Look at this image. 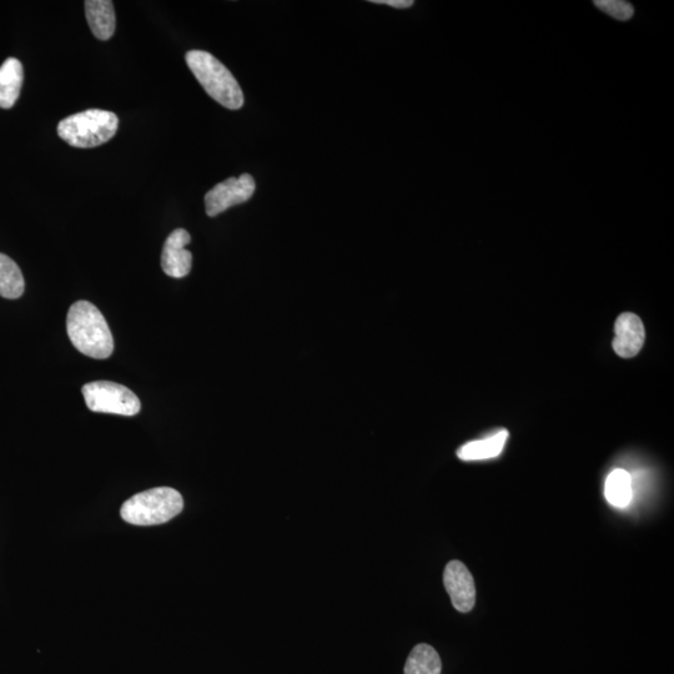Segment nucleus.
Here are the masks:
<instances>
[{"label": "nucleus", "instance_id": "1", "mask_svg": "<svg viewBox=\"0 0 674 674\" xmlns=\"http://www.w3.org/2000/svg\"><path fill=\"white\" fill-rule=\"evenodd\" d=\"M67 331L75 349L85 356L98 360L112 356L114 351L112 331L97 306L89 301H77L70 306Z\"/></svg>", "mask_w": 674, "mask_h": 674}, {"label": "nucleus", "instance_id": "2", "mask_svg": "<svg viewBox=\"0 0 674 674\" xmlns=\"http://www.w3.org/2000/svg\"><path fill=\"white\" fill-rule=\"evenodd\" d=\"M191 73L211 98L223 107L238 110L244 105V93L238 80L220 60L203 50H191L185 55Z\"/></svg>", "mask_w": 674, "mask_h": 674}, {"label": "nucleus", "instance_id": "3", "mask_svg": "<svg viewBox=\"0 0 674 674\" xmlns=\"http://www.w3.org/2000/svg\"><path fill=\"white\" fill-rule=\"evenodd\" d=\"M184 508L183 496L171 487H157L130 497L120 515L135 526H157L173 520Z\"/></svg>", "mask_w": 674, "mask_h": 674}, {"label": "nucleus", "instance_id": "4", "mask_svg": "<svg viewBox=\"0 0 674 674\" xmlns=\"http://www.w3.org/2000/svg\"><path fill=\"white\" fill-rule=\"evenodd\" d=\"M117 115L107 110L89 109L69 115L58 125V135L74 148H97L108 143L118 132Z\"/></svg>", "mask_w": 674, "mask_h": 674}, {"label": "nucleus", "instance_id": "5", "mask_svg": "<svg viewBox=\"0 0 674 674\" xmlns=\"http://www.w3.org/2000/svg\"><path fill=\"white\" fill-rule=\"evenodd\" d=\"M85 404L93 412L135 416L142 409L139 397L132 390L112 381H94L83 386Z\"/></svg>", "mask_w": 674, "mask_h": 674}, {"label": "nucleus", "instance_id": "6", "mask_svg": "<svg viewBox=\"0 0 674 674\" xmlns=\"http://www.w3.org/2000/svg\"><path fill=\"white\" fill-rule=\"evenodd\" d=\"M255 189V180L250 174L226 179L206 193V214L214 218L235 205L246 203L254 195Z\"/></svg>", "mask_w": 674, "mask_h": 674}, {"label": "nucleus", "instance_id": "7", "mask_svg": "<svg viewBox=\"0 0 674 674\" xmlns=\"http://www.w3.org/2000/svg\"><path fill=\"white\" fill-rule=\"evenodd\" d=\"M444 583L452 605L457 611L467 613L475 607L476 586L469 568L460 561H451L444 572Z\"/></svg>", "mask_w": 674, "mask_h": 674}, {"label": "nucleus", "instance_id": "8", "mask_svg": "<svg viewBox=\"0 0 674 674\" xmlns=\"http://www.w3.org/2000/svg\"><path fill=\"white\" fill-rule=\"evenodd\" d=\"M190 234L185 229H176L165 241L162 254V268L170 278L181 279L188 276L193 265V255L185 246L190 243Z\"/></svg>", "mask_w": 674, "mask_h": 674}, {"label": "nucleus", "instance_id": "9", "mask_svg": "<svg viewBox=\"0 0 674 674\" xmlns=\"http://www.w3.org/2000/svg\"><path fill=\"white\" fill-rule=\"evenodd\" d=\"M615 333L613 349L623 359L636 356L645 344V326H643L640 316L635 314L626 313L618 316Z\"/></svg>", "mask_w": 674, "mask_h": 674}, {"label": "nucleus", "instance_id": "10", "mask_svg": "<svg viewBox=\"0 0 674 674\" xmlns=\"http://www.w3.org/2000/svg\"><path fill=\"white\" fill-rule=\"evenodd\" d=\"M85 14L95 38L108 40L117 28V18L113 2L110 0H88L84 3Z\"/></svg>", "mask_w": 674, "mask_h": 674}, {"label": "nucleus", "instance_id": "11", "mask_svg": "<svg viewBox=\"0 0 674 674\" xmlns=\"http://www.w3.org/2000/svg\"><path fill=\"white\" fill-rule=\"evenodd\" d=\"M24 70L18 59L8 58L0 67V108H13L22 90Z\"/></svg>", "mask_w": 674, "mask_h": 674}, {"label": "nucleus", "instance_id": "12", "mask_svg": "<svg viewBox=\"0 0 674 674\" xmlns=\"http://www.w3.org/2000/svg\"><path fill=\"white\" fill-rule=\"evenodd\" d=\"M508 439V431L501 430L496 434L486 437L484 440H477L467 442L457 451V456L462 461H481L495 459L504 451L506 441Z\"/></svg>", "mask_w": 674, "mask_h": 674}, {"label": "nucleus", "instance_id": "13", "mask_svg": "<svg viewBox=\"0 0 674 674\" xmlns=\"http://www.w3.org/2000/svg\"><path fill=\"white\" fill-rule=\"evenodd\" d=\"M24 289L22 270L9 256L0 254V296L9 300L19 299Z\"/></svg>", "mask_w": 674, "mask_h": 674}, {"label": "nucleus", "instance_id": "14", "mask_svg": "<svg viewBox=\"0 0 674 674\" xmlns=\"http://www.w3.org/2000/svg\"><path fill=\"white\" fill-rule=\"evenodd\" d=\"M439 653L429 645H419L412 650L405 665V674H441Z\"/></svg>", "mask_w": 674, "mask_h": 674}, {"label": "nucleus", "instance_id": "15", "mask_svg": "<svg viewBox=\"0 0 674 674\" xmlns=\"http://www.w3.org/2000/svg\"><path fill=\"white\" fill-rule=\"evenodd\" d=\"M606 499L612 506L625 508L632 500V480L630 474L622 469L612 471L607 477Z\"/></svg>", "mask_w": 674, "mask_h": 674}, {"label": "nucleus", "instance_id": "16", "mask_svg": "<svg viewBox=\"0 0 674 674\" xmlns=\"http://www.w3.org/2000/svg\"><path fill=\"white\" fill-rule=\"evenodd\" d=\"M593 4L603 13L610 15L613 19L620 20V22H627L635 14L633 5L623 2V0H596Z\"/></svg>", "mask_w": 674, "mask_h": 674}, {"label": "nucleus", "instance_id": "17", "mask_svg": "<svg viewBox=\"0 0 674 674\" xmlns=\"http://www.w3.org/2000/svg\"><path fill=\"white\" fill-rule=\"evenodd\" d=\"M372 3L375 4H386L390 5L392 8L397 9H406L412 7L414 2L412 0H372Z\"/></svg>", "mask_w": 674, "mask_h": 674}]
</instances>
